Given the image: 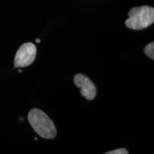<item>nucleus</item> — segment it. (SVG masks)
<instances>
[{"instance_id":"1","label":"nucleus","mask_w":154,"mask_h":154,"mask_svg":"<svg viewBox=\"0 0 154 154\" xmlns=\"http://www.w3.org/2000/svg\"><path fill=\"white\" fill-rule=\"evenodd\" d=\"M28 121L38 136L52 139L57 136V128L46 113L38 109H33L28 113Z\"/></svg>"},{"instance_id":"2","label":"nucleus","mask_w":154,"mask_h":154,"mask_svg":"<svg viewBox=\"0 0 154 154\" xmlns=\"http://www.w3.org/2000/svg\"><path fill=\"white\" fill-rule=\"evenodd\" d=\"M128 14L129 18L126 19L125 24L131 29H144L154 22V8L149 6L134 7Z\"/></svg>"},{"instance_id":"3","label":"nucleus","mask_w":154,"mask_h":154,"mask_svg":"<svg viewBox=\"0 0 154 154\" xmlns=\"http://www.w3.org/2000/svg\"><path fill=\"white\" fill-rule=\"evenodd\" d=\"M36 56V47L33 43L22 44L17 51L14 58V67H26L34 62Z\"/></svg>"},{"instance_id":"4","label":"nucleus","mask_w":154,"mask_h":154,"mask_svg":"<svg viewBox=\"0 0 154 154\" xmlns=\"http://www.w3.org/2000/svg\"><path fill=\"white\" fill-rule=\"evenodd\" d=\"M74 82L77 87L81 88V94L86 100L91 101L96 97V86L88 77L84 74H77L74 76Z\"/></svg>"},{"instance_id":"5","label":"nucleus","mask_w":154,"mask_h":154,"mask_svg":"<svg viewBox=\"0 0 154 154\" xmlns=\"http://www.w3.org/2000/svg\"><path fill=\"white\" fill-rule=\"evenodd\" d=\"M144 53L152 60L154 59V42H151L146 46L144 48Z\"/></svg>"},{"instance_id":"6","label":"nucleus","mask_w":154,"mask_h":154,"mask_svg":"<svg viewBox=\"0 0 154 154\" xmlns=\"http://www.w3.org/2000/svg\"><path fill=\"white\" fill-rule=\"evenodd\" d=\"M128 151H127L126 149H124V148H121V149L113 150V151H108L105 154H128Z\"/></svg>"},{"instance_id":"7","label":"nucleus","mask_w":154,"mask_h":154,"mask_svg":"<svg viewBox=\"0 0 154 154\" xmlns=\"http://www.w3.org/2000/svg\"><path fill=\"white\" fill-rule=\"evenodd\" d=\"M40 42H41V40H40L39 38H36V43H40Z\"/></svg>"},{"instance_id":"8","label":"nucleus","mask_w":154,"mask_h":154,"mask_svg":"<svg viewBox=\"0 0 154 154\" xmlns=\"http://www.w3.org/2000/svg\"><path fill=\"white\" fill-rule=\"evenodd\" d=\"M18 72H19V73H22V70H20V69H19V70L18 71Z\"/></svg>"}]
</instances>
